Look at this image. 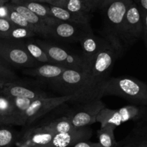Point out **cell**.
<instances>
[{"mask_svg":"<svg viewBox=\"0 0 147 147\" xmlns=\"http://www.w3.org/2000/svg\"><path fill=\"white\" fill-rule=\"evenodd\" d=\"M66 69H68L60 65L43 63V64H40L33 68L24 69L22 72L25 75L38 77L46 82L59 77Z\"/></svg>","mask_w":147,"mask_h":147,"instance_id":"e0dca14e","label":"cell"},{"mask_svg":"<svg viewBox=\"0 0 147 147\" xmlns=\"http://www.w3.org/2000/svg\"><path fill=\"white\" fill-rule=\"evenodd\" d=\"M18 147H30V146H22V145H18Z\"/></svg>","mask_w":147,"mask_h":147,"instance_id":"ab89813d","label":"cell"},{"mask_svg":"<svg viewBox=\"0 0 147 147\" xmlns=\"http://www.w3.org/2000/svg\"><path fill=\"white\" fill-rule=\"evenodd\" d=\"M133 0H105L100 10L103 18V38L112 43L122 53L121 33L125 13Z\"/></svg>","mask_w":147,"mask_h":147,"instance_id":"3957f363","label":"cell"},{"mask_svg":"<svg viewBox=\"0 0 147 147\" xmlns=\"http://www.w3.org/2000/svg\"><path fill=\"white\" fill-rule=\"evenodd\" d=\"M92 136L90 126L77 128L62 134H56L44 147H71L81 141H89Z\"/></svg>","mask_w":147,"mask_h":147,"instance_id":"7c38bea8","label":"cell"},{"mask_svg":"<svg viewBox=\"0 0 147 147\" xmlns=\"http://www.w3.org/2000/svg\"><path fill=\"white\" fill-rule=\"evenodd\" d=\"M0 62H1V63H5V61H4L3 60H2V59H1V58H0ZM6 64H7V63H6ZM8 65V64H7Z\"/></svg>","mask_w":147,"mask_h":147,"instance_id":"f35d334b","label":"cell"},{"mask_svg":"<svg viewBox=\"0 0 147 147\" xmlns=\"http://www.w3.org/2000/svg\"><path fill=\"white\" fill-rule=\"evenodd\" d=\"M8 82H10L9 81H7V80H1L0 79V90H2Z\"/></svg>","mask_w":147,"mask_h":147,"instance_id":"d590c367","label":"cell"},{"mask_svg":"<svg viewBox=\"0 0 147 147\" xmlns=\"http://www.w3.org/2000/svg\"><path fill=\"white\" fill-rule=\"evenodd\" d=\"M141 10L147 12V0H133Z\"/></svg>","mask_w":147,"mask_h":147,"instance_id":"836d02e7","label":"cell"},{"mask_svg":"<svg viewBox=\"0 0 147 147\" xmlns=\"http://www.w3.org/2000/svg\"><path fill=\"white\" fill-rule=\"evenodd\" d=\"M7 3V2L5 1V0H0V6H2V5H4L5 4Z\"/></svg>","mask_w":147,"mask_h":147,"instance_id":"74e56055","label":"cell"},{"mask_svg":"<svg viewBox=\"0 0 147 147\" xmlns=\"http://www.w3.org/2000/svg\"><path fill=\"white\" fill-rule=\"evenodd\" d=\"M101 97L116 96L134 105L147 106V84L130 77H109L100 87Z\"/></svg>","mask_w":147,"mask_h":147,"instance_id":"7a4b0ae2","label":"cell"},{"mask_svg":"<svg viewBox=\"0 0 147 147\" xmlns=\"http://www.w3.org/2000/svg\"><path fill=\"white\" fill-rule=\"evenodd\" d=\"M18 137L16 131L9 125H0V147H12Z\"/></svg>","mask_w":147,"mask_h":147,"instance_id":"d4e9b609","label":"cell"},{"mask_svg":"<svg viewBox=\"0 0 147 147\" xmlns=\"http://www.w3.org/2000/svg\"><path fill=\"white\" fill-rule=\"evenodd\" d=\"M55 134L43 125L28 128L18 137L16 145L30 147H44L52 140Z\"/></svg>","mask_w":147,"mask_h":147,"instance_id":"4fadbf2b","label":"cell"},{"mask_svg":"<svg viewBox=\"0 0 147 147\" xmlns=\"http://www.w3.org/2000/svg\"><path fill=\"white\" fill-rule=\"evenodd\" d=\"M62 7L74 14L90 17V12L82 0H65Z\"/></svg>","mask_w":147,"mask_h":147,"instance_id":"484cf974","label":"cell"},{"mask_svg":"<svg viewBox=\"0 0 147 147\" xmlns=\"http://www.w3.org/2000/svg\"><path fill=\"white\" fill-rule=\"evenodd\" d=\"M105 107L101 99L92 100L85 103H80L69 111L66 116L77 128L88 127L94 123L100 112Z\"/></svg>","mask_w":147,"mask_h":147,"instance_id":"8fae6325","label":"cell"},{"mask_svg":"<svg viewBox=\"0 0 147 147\" xmlns=\"http://www.w3.org/2000/svg\"><path fill=\"white\" fill-rule=\"evenodd\" d=\"M143 16L138 7L133 1L125 13L121 33V44L124 51L142 38Z\"/></svg>","mask_w":147,"mask_h":147,"instance_id":"9c48e42d","label":"cell"},{"mask_svg":"<svg viewBox=\"0 0 147 147\" xmlns=\"http://www.w3.org/2000/svg\"><path fill=\"white\" fill-rule=\"evenodd\" d=\"M117 147H147V124L137 123Z\"/></svg>","mask_w":147,"mask_h":147,"instance_id":"d6986e66","label":"cell"},{"mask_svg":"<svg viewBox=\"0 0 147 147\" xmlns=\"http://www.w3.org/2000/svg\"><path fill=\"white\" fill-rule=\"evenodd\" d=\"M141 10V9H140ZM143 16V22H144V28H143L142 38L144 40L145 46L147 49V12L141 10Z\"/></svg>","mask_w":147,"mask_h":147,"instance_id":"1f68e13d","label":"cell"},{"mask_svg":"<svg viewBox=\"0 0 147 147\" xmlns=\"http://www.w3.org/2000/svg\"><path fill=\"white\" fill-rule=\"evenodd\" d=\"M41 125L46 127L49 131H51L54 134L66 133L77 128V127L71 123L67 116H63L49 121L46 123H43Z\"/></svg>","mask_w":147,"mask_h":147,"instance_id":"44dd1931","label":"cell"},{"mask_svg":"<svg viewBox=\"0 0 147 147\" xmlns=\"http://www.w3.org/2000/svg\"><path fill=\"white\" fill-rule=\"evenodd\" d=\"M24 41L28 53L37 62H38L40 64H43V63L54 64L46 51L35 42V40L29 38Z\"/></svg>","mask_w":147,"mask_h":147,"instance_id":"7402d4cb","label":"cell"},{"mask_svg":"<svg viewBox=\"0 0 147 147\" xmlns=\"http://www.w3.org/2000/svg\"><path fill=\"white\" fill-rule=\"evenodd\" d=\"M106 41L107 39L105 38H100L94 35L92 30L88 31L81 37L79 42L81 44L82 49V56L89 66H90L96 55L104 46Z\"/></svg>","mask_w":147,"mask_h":147,"instance_id":"9a60e30c","label":"cell"},{"mask_svg":"<svg viewBox=\"0 0 147 147\" xmlns=\"http://www.w3.org/2000/svg\"><path fill=\"white\" fill-rule=\"evenodd\" d=\"M2 95L10 97H20L30 100L43 98L49 97L48 93L40 89L31 88L28 85L22 84L20 81L8 82L0 90Z\"/></svg>","mask_w":147,"mask_h":147,"instance_id":"5bb4252c","label":"cell"},{"mask_svg":"<svg viewBox=\"0 0 147 147\" xmlns=\"http://www.w3.org/2000/svg\"><path fill=\"white\" fill-rule=\"evenodd\" d=\"M20 5H24L28 7L30 10L32 11L35 15L40 17L44 20L53 18L51 13L49 5L48 4L41 3V2H32V1H27Z\"/></svg>","mask_w":147,"mask_h":147,"instance_id":"cb8c5ba5","label":"cell"},{"mask_svg":"<svg viewBox=\"0 0 147 147\" xmlns=\"http://www.w3.org/2000/svg\"><path fill=\"white\" fill-rule=\"evenodd\" d=\"M47 26V38L54 39L61 42L80 41L81 37L92 30L90 24L71 23L63 22L54 18L45 20Z\"/></svg>","mask_w":147,"mask_h":147,"instance_id":"ba28073f","label":"cell"},{"mask_svg":"<svg viewBox=\"0 0 147 147\" xmlns=\"http://www.w3.org/2000/svg\"><path fill=\"white\" fill-rule=\"evenodd\" d=\"M49 8H50L52 17L59 20L71 22V23L81 24V25L90 24V17L82 16V15L74 14L60 7L49 5Z\"/></svg>","mask_w":147,"mask_h":147,"instance_id":"ffe728a7","label":"cell"},{"mask_svg":"<svg viewBox=\"0 0 147 147\" xmlns=\"http://www.w3.org/2000/svg\"><path fill=\"white\" fill-rule=\"evenodd\" d=\"M46 82L52 90L61 96L71 95V102L80 104L102 99L101 85L94 81L89 72L66 69L59 77Z\"/></svg>","mask_w":147,"mask_h":147,"instance_id":"6da1fadb","label":"cell"},{"mask_svg":"<svg viewBox=\"0 0 147 147\" xmlns=\"http://www.w3.org/2000/svg\"><path fill=\"white\" fill-rule=\"evenodd\" d=\"M9 4L14 9L25 18L32 27V30L35 35H39L43 38H47V26L44 20L35 15L24 5L13 4L11 2H9Z\"/></svg>","mask_w":147,"mask_h":147,"instance_id":"ac0fdd59","label":"cell"},{"mask_svg":"<svg viewBox=\"0 0 147 147\" xmlns=\"http://www.w3.org/2000/svg\"><path fill=\"white\" fill-rule=\"evenodd\" d=\"M29 1H32V2H41V3L46 4V0H29Z\"/></svg>","mask_w":147,"mask_h":147,"instance_id":"8d00e7d4","label":"cell"},{"mask_svg":"<svg viewBox=\"0 0 147 147\" xmlns=\"http://www.w3.org/2000/svg\"><path fill=\"white\" fill-rule=\"evenodd\" d=\"M116 127L112 125H106L100 127L97 131L99 144L102 147H117V142L115 137V129Z\"/></svg>","mask_w":147,"mask_h":147,"instance_id":"603a6c76","label":"cell"},{"mask_svg":"<svg viewBox=\"0 0 147 147\" xmlns=\"http://www.w3.org/2000/svg\"><path fill=\"white\" fill-rule=\"evenodd\" d=\"M71 95H61L59 97H47L34 100L22 115L23 125H29L36 120L46 115L62 105L71 102Z\"/></svg>","mask_w":147,"mask_h":147,"instance_id":"30bf717a","label":"cell"},{"mask_svg":"<svg viewBox=\"0 0 147 147\" xmlns=\"http://www.w3.org/2000/svg\"><path fill=\"white\" fill-rule=\"evenodd\" d=\"M90 13L97 9H100L105 0H82Z\"/></svg>","mask_w":147,"mask_h":147,"instance_id":"4dcf8cb0","label":"cell"},{"mask_svg":"<svg viewBox=\"0 0 147 147\" xmlns=\"http://www.w3.org/2000/svg\"><path fill=\"white\" fill-rule=\"evenodd\" d=\"M0 58L15 67L27 69L40 65L28 53L24 40L0 38Z\"/></svg>","mask_w":147,"mask_h":147,"instance_id":"5b68a950","label":"cell"},{"mask_svg":"<svg viewBox=\"0 0 147 147\" xmlns=\"http://www.w3.org/2000/svg\"><path fill=\"white\" fill-rule=\"evenodd\" d=\"M6 5L8 9L7 19H9V20H10L14 25H16V26L28 28V29L32 30V27L30 26V25L28 23V21L25 19V18H24L22 15H20L19 12H17L15 9H14L13 8L9 5V2L6 3Z\"/></svg>","mask_w":147,"mask_h":147,"instance_id":"83f0119b","label":"cell"},{"mask_svg":"<svg viewBox=\"0 0 147 147\" xmlns=\"http://www.w3.org/2000/svg\"><path fill=\"white\" fill-rule=\"evenodd\" d=\"M35 42L46 51L54 64L90 73V66L82 55L71 53L64 48L44 40L37 39Z\"/></svg>","mask_w":147,"mask_h":147,"instance_id":"8992f818","label":"cell"},{"mask_svg":"<svg viewBox=\"0 0 147 147\" xmlns=\"http://www.w3.org/2000/svg\"><path fill=\"white\" fill-rule=\"evenodd\" d=\"M123 53L107 40L90 66V73L94 81L102 85L109 78L115 61Z\"/></svg>","mask_w":147,"mask_h":147,"instance_id":"52a82bcc","label":"cell"},{"mask_svg":"<svg viewBox=\"0 0 147 147\" xmlns=\"http://www.w3.org/2000/svg\"><path fill=\"white\" fill-rule=\"evenodd\" d=\"M15 26L9 19L0 18V38H5Z\"/></svg>","mask_w":147,"mask_h":147,"instance_id":"f546056e","label":"cell"},{"mask_svg":"<svg viewBox=\"0 0 147 147\" xmlns=\"http://www.w3.org/2000/svg\"><path fill=\"white\" fill-rule=\"evenodd\" d=\"M65 0H46V4L49 5H53L56 7H62Z\"/></svg>","mask_w":147,"mask_h":147,"instance_id":"e575fe53","label":"cell"},{"mask_svg":"<svg viewBox=\"0 0 147 147\" xmlns=\"http://www.w3.org/2000/svg\"><path fill=\"white\" fill-rule=\"evenodd\" d=\"M5 1H6L7 2H9V0H5Z\"/></svg>","mask_w":147,"mask_h":147,"instance_id":"60d3db41","label":"cell"},{"mask_svg":"<svg viewBox=\"0 0 147 147\" xmlns=\"http://www.w3.org/2000/svg\"><path fill=\"white\" fill-rule=\"evenodd\" d=\"M0 79L9 82L19 81L18 76L9 65L0 62Z\"/></svg>","mask_w":147,"mask_h":147,"instance_id":"f1b7e54d","label":"cell"},{"mask_svg":"<svg viewBox=\"0 0 147 147\" xmlns=\"http://www.w3.org/2000/svg\"><path fill=\"white\" fill-rule=\"evenodd\" d=\"M147 121V106L128 105L118 110L105 107L97 117L96 122L100 123L101 127L112 125L118 127L123 123L134 121L137 123Z\"/></svg>","mask_w":147,"mask_h":147,"instance_id":"277c9868","label":"cell"},{"mask_svg":"<svg viewBox=\"0 0 147 147\" xmlns=\"http://www.w3.org/2000/svg\"><path fill=\"white\" fill-rule=\"evenodd\" d=\"M36 35L35 32L28 28H21L15 25L12 30L8 33L5 39L16 40H25L27 39L32 38V37Z\"/></svg>","mask_w":147,"mask_h":147,"instance_id":"4316f807","label":"cell"},{"mask_svg":"<svg viewBox=\"0 0 147 147\" xmlns=\"http://www.w3.org/2000/svg\"><path fill=\"white\" fill-rule=\"evenodd\" d=\"M0 125H23L12 97L0 94Z\"/></svg>","mask_w":147,"mask_h":147,"instance_id":"2e32d148","label":"cell"},{"mask_svg":"<svg viewBox=\"0 0 147 147\" xmlns=\"http://www.w3.org/2000/svg\"><path fill=\"white\" fill-rule=\"evenodd\" d=\"M71 147H102L99 142H92L90 141H81Z\"/></svg>","mask_w":147,"mask_h":147,"instance_id":"d6a6232c","label":"cell"}]
</instances>
